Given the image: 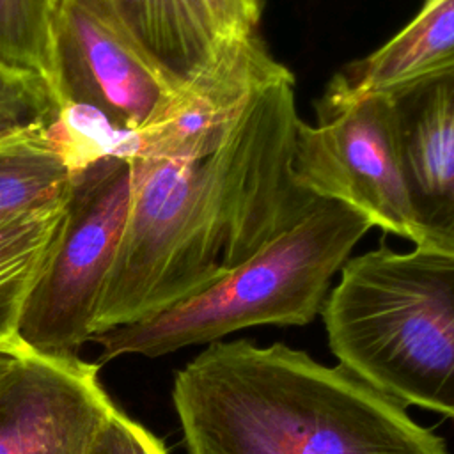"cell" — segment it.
I'll return each instance as SVG.
<instances>
[{
    "label": "cell",
    "mask_w": 454,
    "mask_h": 454,
    "mask_svg": "<svg viewBox=\"0 0 454 454\" xmlns=\"http://www.w3.org/2000/svg\"><path fill=\"white\" fill-rule=\"evenodd\" d=\"M48 128L0 138V222L69 197L74 172Z\"/></svg>",
    "instance_id": "4fadbf2b"
},
{
    "label": "cell",
    "mask_w": 454,
    "mask_h": 454,
    "mask_svg": "<svg viewBox=\"0 0 454 454\" xmlns=\"http://www.w3.org/2000/svg\"><path fill=\"white\" fill-rule=\"evenodd\" d=\"M172 403L186 454H450L397 401L280 342L207 344Z\"/></svg>",
    "instance_id": "6da1fadb"
},
{
    "label": "cell",
    "mask_w": 454,
    "mask_h": 454,
    "mask_svg": "<svg viewBox=\"0 0 454 454\" xmlns=\"http://www.w3.org/2000/svg\"><path fill=\"white\" fill-rule=\"evenodd\" d=\"M415 247L454 255V67L385 90Z\"/></svg>",
    "instance_id": "9c48e42d"
},
{
    "label": "cell",
    "mask_w": 454,
    "mask_h": 454,
    "mask_svg": "<svg viewBox=\"0 0 454 454\" xmlns=\"http://www.w3.org/2000/svg\"><path fill=\"white\" fill-rule=\"evenodd\" d=\"M90 454H168L163 442L145 426L115 406L101 427Z\"/></svg>",
    "instance_id": "2e32d148"
},
{
    "label": "cell",
    "mask_w": 454,
    "mask_h": 454,
    "mask_svg": "<svg viewBox=\"0 0 454 454\" xmlns=\"http://www.w3.org/2000/svg\"><path fill=\"white\" fill-rule=\"evenodd\" d=\"M21 349H23V346L21 348H0V380L9 371V367L12 365V362L16 360V356Z\"/></svg>",
    "instance_id": "ac0fdd59"
},
{
    "label": "cell",
    "mask_w": 454,
    "mask_h": 454,
    "mask_svg": "<svg viewBox=\"0 0 454 454\" xmlns=\"http://www.w3.org/2000/svg\"><path fill=\"white\" fill-rule=\"evenodd\" d=\"M321 316L339 365L403 406L454 419V255L381 245L349 257Z\"/></svg>",
    "instance_id": "7a4b0ae2"
},
{
    "label": "cell",
    "mask_w": 454,
    "mask_h": 454,
    "mask_svg": "<svg viewBox=\"0 0 454 454\" xmlns=\"http://www.w3.org/2000/svg\"><path fill=\"white\" fill-rule=\"evenodd\" d=\"M67 200L0 222V348H21L20 319L62 232Z\"/></svg>",
    "instance_id": "7c38bea8"
},
{
    "label": "cell",
    "mask_w": 454,
    "mask_h": 454,
    "mask_svg": "<svg viewBox=\"0 0 454 454\" xmlns=\"http://www.w3.org/2000/svg\"><path fill=\"white\" fill-rule=\"evenodd\" d=\"M59 110V99L43 74L0 57V138L32 126H50Z\"/></svg>",
    "instance_id": "9a60e30c"
},
{
    "label": "cell",
    "mask_w": 454,
    "mask_h": 454,
    "mask_svg": "<svg viewBox=\"0 0 454 454\" xmlns=\"http://www.w3.org/2000/svg\"><path fill=\"white\" fill-rule=\"evenodd\" d=\"M105 2L177 85L206 67L222 44L204 0Z\"/></svg>",
    "instance_id": "8fae6325"
},
{
    "label": "cell",
    "mask_w": 454,
    "mask_h": 454,
    "mask_svg": "<svg viewBox=\"0 0 454 454\" xmlns=\"http://www.w3.org/2000/svg\"><path fill=\"white\" fill-rule=\"evenodd\" d=\"M51 0H0V57L43 74L50 83Z\"/></svg>",
    "instance_id": "5bb4252c"
},
{
    "label": "cell",
    "mask_w": 454,
    "mask_h": 454,
    "mask_svg": "<svg viewBox=\"0 0 454 454\" xmlns=\"http://www.w3.org/2000/svg\"><path fill=\"white\" fill-rule=\"evenodd\" d=\"M291 76L259 32L222 39L215 59L172 90L133 131V158L193 161L213 154L255 98Z\"/></svg>",
    "instance_id": "52a82bcc"
},
{
    "label": "cell",
    "mask_w": 454,
    "mask_h": 454,
    "mask_svg": "<svg viewBox=\"0 0 454 454\" xmlns=\"http://www.w3.org/2000/svg\"><path fill=\"white\" fill-rule=\"evenodd\" d=\"M317 124L296 126L293 172L310 195L344 204L413 243L415 225L385 92L321 101Z\"/></svg>",
    "instance_id": "5b68a950"
},
{
    "label": "cell",
    "mask_w": 454,
    "mask_h": 454,
    "mask_svg": "<svg viewBox=\"0 0 454 454\" xmlns=\"http://www.w3.org/2000/svg\"><path fill=\"white\" fill-rule=\"evenodd\" d=\"M50 85L59 105H85L137 131L179 85L105 0H51Z\"/></svg>",
    "instance_id": "8992f818"
},
{
    "label": "cell",
    "mask_w": 454,
    "mask_h": 454,
    "mask_svg": "<svg viewBox=\"0 0 454 454\" xmlns=\"http://www.w3.org/2000/svg\"><path fill=\"white\" fill-rule=\"evenodd\" d=\"M220 39L259 32L261 0H204Z\"/></svg>",
    "instance_id": "e0dca14e"
},
{
    "label": "cell",
    "mask_w": 454,
    "mask_h": 454,
    "mask_svg": "<svg viewBox=\"0 0 454 454\" xmlns=\"http://www.w3.org/2000/svg\"><path fill=\"white\" fill-rule=\"evenodd\" d=\"M358 211L319 199L286 232L204 291L158 316L92 335L101 362L122 355L156 358L211 344L250 326L309 325L328 296L332 277L371 229Z\"/></svg>",
    "instance_id": "3957f363"
},
{
    "label": "cell",
    "mask_w": 454,
    "mask_h": 454,
    "mask_svg": "<svg viewBox=\"0 0 454 454\" xmlns=\"http://www.w3.org/2000/svg\"><path fill=\"white\" fill-rule=\"evenodd\" d=\"M131 177V160L122 156L103 158L74 176L66 223L20 319L23 348L46 356H78L90 342L129 209Z\"/></svg>",
    "instance_id": "277c9868"
},
{
    "label": "cell",
    "mask_w": 454,
    "mask_h": 454,
    "mask_svg": "<svg viewBox=\"0 0 454 454\" xmlns=\"http://www.w3.org/2000/svg\"><path fill=\"white\" fill-rule=\"evenodd\" d=\"M454 67V0H426L422 9L369 55L346 64L321 101L335 103L385 92Z\"/></svg>",
    "instance_id": "30bf717a"
},
{
    "label": "cell",
    "mask_w": 454,
    "mask_h": 454,
    "mask_svg": "<svg viewBox=\"0 0 454 454\" xmlns=\"http://www.w3.org/2000/svg\"><path fill=\"white\" fill-rule=\"evenodd\" d=\"M115 406L99 364L23 348L0 380V454H90Z\"/></svg>",
    "instance_id": "ba28073f"
}]
</instances>
